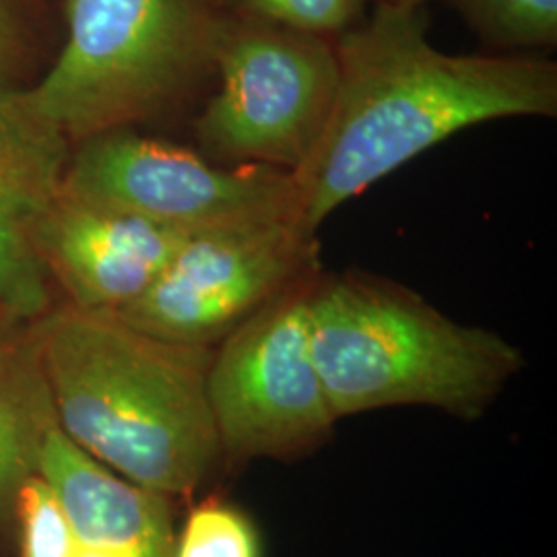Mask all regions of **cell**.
<instances>
[{
  "instance_id": "obj_1",
  "label": "cell",
  "mask_w": 557,
  "mask_h": 557,
  "mask_svg": "<svg viewBox=\"0 0 557 557\" xmlns=\"http://www.w3.org/2000/svg\"><path fill=\"white\" fill-rule=\"evenodd\" d=\"M425 7L374 2L335 40L338 85L326 126L296 170V218L319 234L347 200L458 131L554 119L557 64L537 54H448Z\"/></svg>"
},
{
  "instance_id": "obj_2",
  "label": "cell",
  "mask_w": 557,
  "mask_h": 557,
  "mask_svg": "<svg viewBox=\"0 0 557 557\" xmlns=\"http://www.w3.org/2000/svg\"><path fill=\"white\" fill-rule=\"evenodd\" d=\"M29 335L60 430L103 467L165 498L197 494L225 467L207 391L213 347L73 304Z\"/></svg>"
},
{
  "instance_id": "obj_3",
  "label": "cell",
  "mask_w": 557,
  "mask_h": 557,
  "mask_svg": "<svg viewBox=\"0 0 557 557\" xmlns=\"http://www.w3.org/2000/svg\"><path fill=\"white\" fill-rule=\"evenodd\" d=\"M312 354L338 421L393 407L479 419L524 368L496 331L446 317L418 292L366 271H320Z\"/></svg>"
},
{
  "instance_id": "obj_4",
  "label": "cell",
  "mask_w": 557,
  "mask_h": 557,
  "mask_svg": "<svg viewBox=\"0 0 557 557\" xmlns=\"http://www.w3.org/2000/svg\"><path fill=\"white\" fill-rule=\"evenodd\" d=\"M221 0H64L66 38L27 89L64 139L131 128L215 79Z\"/></svg>"
},
{
  "instance_id": "obj_5",
  "label": "cell",
  "mask_w": 557,
  "mask_h": 557,
  "mask_svg": "<svg viewBox=\"0 0 557 557\" xmlns=\"http://www.w3.org/2000/svg\"><path fill=\"white\" fill-rule=\"evenodd\" d=\"M213 83L197 120L202 156L294 174L335 101V40L227 11Z\"/></svg>"
},
{
  "instance_id": "obj_6",
  "label": "cell",
  "mask_w": 557,
  "mask_h": 557,
  "mask_svg": "<svg viewBox=\"0 0 557 557\" xmlns=\"http://www.w3.org/2000/svg\"><path fill=\"white\" fill-rule=\"evenodd\" d=\"M320 271L213 347L207 391L223 465L232 471L252 460L310 457L335 434L338 419L310 337V294Z\"/></svg>"
},
{
  "instance_id": "obj_7",
  "label": "cell",
  "mask_w": 557,
  "mask_h": 557,
  "mask_svg": "<svg viewBox=\"0 0 557 557\" xmlns=\"http://www.w3.org/2000/svg\"><path fill=\"white\" fill-rule=\"evenodd\" d=\"M60 193L122 211L182 234L296 218L289 172L221 165L178 145L131 128L81 140Z\"/></svg>"
},
{
  "instance_id": "obj_8",
  "label": "cell",
  "mask_w": 557,
  "mask_h": 557,
  "mask_svg": "<svg viewBox=\"0 0 557 557\" xmlns=\"http://www.w3.org/2000/svg\"><path fill=\"white\" fill-rule=\"evenodd\" d=\"M319 234L294 218L188 234L120 319L153 337L215 347L301 278L320 271Z\"/></svg>"
},
{
  "instance_id": "obj_9",
  "label": "cell",
  "mask_w": 557,
  "mask_h": 557,
  "mask_svg": "<svg viewBox=\"0 0 557 557\" xmlns=\"http://www.w3.org/2000/svg\"><path fill=\"white\" fill-rule=\"evenodd\" d=\"M69 145L27 89L0 75V319L34 322L50 310L38 236L59 197Z\"/></svg>"
},
{
  "instance_id": "obj_10",
  "label": "cell",
  "mask_w": 557,
  "mask_h": 557,
  "mask_svg": "<svg viewBox=\"0 0 557 557\" xmlns=\"http://www.w3.org/2000/svg\"><path fill=\"white\" fill-rule=\"evenodd\" d=\"M188 234L59 193L40 225V255L69 304L120 312L143 296Z\"/></svg>"
},
{
  "instance_id": "obj_11",
  "label": "cell",
  "mask_w": 557,
  "mask_h": 557,
  "mask_svg": "<svg viewBox=\"0 0 557 557\" xmlns=\"http://www.w3.org/2000/svg\"><path fill=\"white\" fill-rule=\"evenodd\" d=\"M54 425L34 338L0 324V524L13 517L21 483L38 473L41 444Z\"/></svg>"
},
{
  "instance_id": "obj_12",
  "label": "cell",
  "mask_w": 557,
  "mask_h": 557,
  "mask_svg": "<svg viewBox=\"0 0 557 557\" xmlns=\"http://www.w3.org/2000/svg\"><path fill=\"white\" fill-rule=\"evenodd\" d=\"M479 38L496 50L531 54L557 44V0H453Z\"/></svg>"
},
{
  "instance_id": "obj_13",
  "label": "cell",
  "mask_w": 557,
  "mask_h": 557,
  "mask_svg": "<svg viewBox=\"0 0 557 557\" xmlns=\"http://www.w3.org/2000/svg\"><path fill=\"white\" fill-rule=\"evenodd\" d=\"M174 557H262L259 529L238 506L200 499L176 533Z\"/></svg>"
},
{
  "instance_id": "obj_14",
  "label": "cell",
  "mask_w": 557,
  "mask_h": 557,
  "mask_svg": "<svg viewBox=\"0 0 557 557\" xmlns=\"http://www.w3.org/2000/svg\"><path fill=\"white\" fill-rule=\"evenodd\" d=\"M376 0H221L236 15L271 21L289 29L337 40L368 15Z\"/></svg>"
},
{
  "instance_id": "obj_15",
  "label": "cell",
  "mask_w": 557,
  "mask_h": 557,
  "mask_svg": "<svg viewBox=\"0 0 557 557\" xmlns=\"http://www.w3.org/2000/svg\"><path fill=\"white\" fill-rule=\"evenodd\" d=\"M13 517L20 520L21 557H75V531L54 490L38 473L21 483Z\"/></svg>"
},
{
  "instance_id": "obj_16",
  "label": "cell",
  "mask_w": 557,
  "mask_h": 557,
  "mask_svg": "<svg viewBox=\"0 0 557 557\" xmlns=\"http://www.w3.org/2000/svg\"><path fill=\"white\" fill-rule=\"evenodd\" d=\"M23 48V25L15 0H0V75L9 77V71L17 62Z\"/></svg>"
},
{
  "instance_id": "obj_17",
  "label": "cell",
  "mask_w": 557,
  "mask_h": 557,
  "mask_svg": "<svg viewBox=\"0 0 557 557\" xmlns=\"http://www.w3.org/2000/svg\"><path fill=\"white\" fill-rule=\"evenodd\" d=\"M379 2H388L397 7H428L432 0H379Z\"/></svg>"
}]
</instances>
